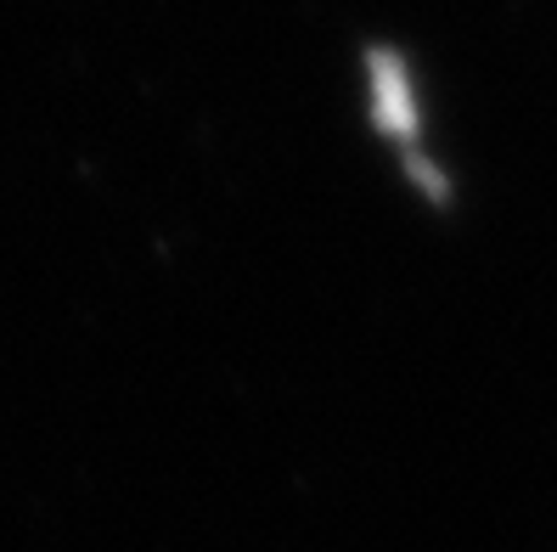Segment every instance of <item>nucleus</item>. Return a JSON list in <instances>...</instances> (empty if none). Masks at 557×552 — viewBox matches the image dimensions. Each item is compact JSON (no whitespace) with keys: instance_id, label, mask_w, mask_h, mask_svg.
Listing matches in <instances>:
<instances>
[{"instance_id":"nucleus-1","label":"nucleus","mask_w":557,"mask_h":552,"mask_svg":"<svg viewBox=\"0 0 557 552\" xmlns=\"http://www.w3.org/2000/svg\"><path fill=\"white\" fill-rule=\"evenodd\" d=\"M372 113L400 147L417 142V102H411V74L395 51H372Z\"/></svg>"}]
</instances>
